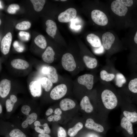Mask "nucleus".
<instances>
[{"instance_id":"obj_1","label":"nucleus","mask_w":137,"mask_h":137,"mask_svg":"<svg viewBox=\"0 0 137 137\" xmlns=\"http://www.w3.org/2000/svg\"><path fill=\"white\" fill-rule=\"evenodd\" d=\"M101 99L103 106L105 109L112 110L117 106L118 98L115 93L111 90L105 89L102 92Z\"/></svg>"},{"instance_id":"obj_2","label":"nucleus","mask_w":137,"mask_h":137,"mask_svg":"<svg viewBox=\"0 0 137 137\" xmlns=\"http://www.w3.org/2000/svg\"><path fill=\"white\" fill-rule=\"evenodd\" d=\"M126 98L128 102L137 104V76L132 78L128 83Z\"/></svg>"},{"instance_id":"obj_3","label":"nucleus","mask_w":137,"mask_h":137,"mask_svg":"<svg viewBox=\"0 0 137 137\" xmlns=\"http://www.w3.org/2000/svg\"><path fill=\"white\" fill-rule=\"evenodd\" d=\"M61 63L63 68L68 71H72L75 69L76 64L73 56L71 54L67 53L62 56Z\"/></svg>"},{"instance_id":"obj_4","label":"nucleus","mask_w":137,"mask_h":137,"mask_svg":"<svg viewBox=\"0 0 137 137\" xmlns=\"http://www.w3.org/2000/svg\"><path fill=\"white\" fill-rule=\"evenodd\" d=\"M91 15L92 20L97 25L104 26L107 24V17L102 11L98 10H94L92 11Z\"/></svg>"},{"instance_id":"obj_5","label":"nucleus","mask_w":137,"mask_h":137,"mask_svg":"<svg viewBox=\"0 0 137 137\" xmlns=\"http://www.w3.org/2000/svg\"><path fill=\"white\" fill-rule=\"evenodd\" d=\"M128 107L123 111L124 116L132 123L137 122V110L134 104L128 102Z\"/></svg>"},{"instance_id":"obj_6","label":"nucleus","mask_w":137,"mask_h":137,"mask_svg":"<svg viewBox=\"0 0 137 137\" xmlns=\"http://www.w3.org/2000/svg\"><path fill=\"white\" fill-rule=\"evenodd\" d=\"M76 15V10L73 8H70L60 13L58 16V19L60 22L67 23L73 20Z\"/></svg>"},{"instance_id":"obj_7","label":"nucleus","mask_w":137,"mask_h":137,"mask_svg":"<svg viewBox=\"0 0 137 137\" xmlns=\"http://www.w3.org/2000/svg\"><path fill=\"white\" fill-rule=\"evenodd\" d=\"M67 90V87L65 84H59L55 87L52 90L50 93V96L53 100L59 99L65 96Z\"/></svg>"},{"instance_id":"obj_8","label":"nucleus","mask_w":137,"mask_h":137,"mask_svg":"<svg viewBox=\"0 0 137 137\" xmlns=\"http://www.w3.org/2000/svg\"><path fill=\"white\" fill-rule=\"evenodd\" d=\"M12 39V35L10 32H8L2 39L0 49L1 52L4 55H6L9 53Z\"/></svg>"},{"instance_id":"obj_9","label":"nucleus","mask_w":137,"mask_h":137,"mask_svg":"<svg viewBox=\"0 0 137 137\" xmlns=\"http://www.w3.org/2000/svg\"><path fill=\"white\" fill-rule=\"evenodd\" d=\"M111 7L113 12L120 16H125L128 10L127 7L116 0L112 3Z\"/></svg>"},{"instance_id":"obj_10","label":"nucleus","mask_w":137,"mask_h":137,"mask_svg":"<svg viewBox=\"0 0 137 137\" xmlns=\"http://www.w3.org/2000/svg\"><path fill=\"white\" fill-rule=\"evenodd\" d=\"M78 81L80 84L85 86L88 90L91 89L94 84V76L91 74H86L79 77Z\"/></svg>"},{"instance_id":"obj_11","label":"nucleus","mask_w":137,"mask_h":137,"mask_svg":"<svg viewBox=\"0 0 137 137\" xmlns=\"http://www.w3.org/2000/svg\"><path fill=\"white\" fill-rule=\"evenodd\" d=\"M11 88L10 80L6 79L2 80L0 82V95L2 98L6 97L9 93Z\"/></svg>"},{"instance_id":"obj_12","label":"nucleus","mask_w":137,"mask_h":137,"mask_svg":"<svg viewBox=\"0 0 137 137\" xmlns=\"http://www.w3.org/2000/svg\"><path fill=\"white\" fill-rule=\"evenodd\" d=\"M115 40L114 36L110 32H107L103 34L102 40L103 47L105 49L109 50L111 48Z\"/></svg>"},{"instance_id":"obj_13","label":"nucleus","mask_w":137,"mask_h":137,"mask_svg":"<svg viewBox=\"0 0 137 137\" xmlns=\"http://www.w3.org/2000/svg\"><path fill=\"white\" fill-rule=\"evenodd\" d=\"M29 86L30 93L33 97H39L41 95L42 86L39 81H33L31 82Z\"/></svg>"},{"instance_id":"obj_14","label":"nucleus","mask_w":137,"mask_h":137,"mask_svg":"<svg viewBox=\"0 0 137 137\" xmlns=\"http://www.w3.org/2000/svg\"><path fill=\"white\" fill-rule=\"evenodd\" d=\"M85 126L87 128L93 130L98 132H102L104 130L102 125L96 123L93 119L90 118L87 119Z\"/></svg>"},{"instance_id":"obj_15","label":"nucleus","mask_w":137,"mask_h":137,"mask_svg":"<svg viewBox=\"0 0 137 137\" xmlns=\"http://www.w3.org/2000/svg\"><path fill=\"white\" fill-rule=\"evenodd\" d=\"M55 54L53 49L49 46L42 54V58L44 62L47 63H51L54 61Z\"/></svg>"},{"instance_id":"obj_16","label":"nucleus","mask_w":137,"mask_h":137,"mask_svg":"<svg viewBox=\"0 0 137 137\" xmlns=\"http://www.w3.org/2000/svg\"><path fill=\"white\" fill-rule=\"evenodd\" d=\"M11 66L14 68L19 70H24L29 66V63L26 61L20 59H15L11 62Z\"/></svg>"},{"instance_id":"obj_17","label":"nucleus","mask_w":137,"mask_h":137,"mask_svg":"<svg viewBox=\"0 0 137 137\" xmlns=\"http://www.w3.org/2000/svg\"><path fill=\"white\" fill-rule=\"evenodd\" d=\"M120 125L121 127L126 130L130 135L134 134L132 123L123 116L121 119Z\"/></svg>"},{"instance_id":"obj_18","label":"nucleus","mask_w":137,"mask_h":137,"mask_svg":"<svg viewBox=\"0 0 137 137\" xmlns=\"http://www.w3.org/2000/svg\"><path fill=\"white\" fill-rule=\"evenodd\" d=\"M60 107L62 110L66 111L74 108L76 104L72 100L69 98H64L60 103Z\"/></svg>"},{"instance_id":"obj_19","label":"nucleus","mask_w":137,"mask_h":137,"mask_svg":"<svg viewBox=\"0 0 137 137\" xmlns=\"http://www.w3.org/2000/svg\"><path fill=\"white\" fill-rule=\"evenodd\" d=\"M80 106L81 109L87 113H91L93 110V107L87 96H84L80 102Z\"/></svg>"},{"instance_id":"obj_20","label":"nucleus","mask_w":137,"mask_h":137,"mask_svg":"<svg viewBox=\"0 0 137 137\" xmlns=\"http://www.w3.org/2000/svg\"><path fill=\"white\" fill-rule=\"evenodd\" d=\"M45 24L47 26L46 31L50 36L54 38L57 30V27L56 23L53 21L48 20L46 22Z\"/></svg>"},{"instance_id":"obj_21","label":"nucleus","mask_w":137,"mask_h":137,"mask_svg":"<svg viewBox=\"0 0 137 137\" xmlns=\"http://www.w3.org/2000/svg\"><path fill=\"white\" fill-rule=\"evenodd\" d=\"M88 42L93 47H98L101 45L100 39L99 37L93 33H90L87 37Z\"/></svg>"},{"instance_id":"obj_22","label":"nucleus","mask_w":137,"mask_h":137,"mask_svg":"<svg viewBox=\"0 0 137 137\" xmlns=\"http://www.w3.org/2000/svg\"><path fill=\"white\" fill-rule=\"evenodd\" d=\"M48 78L53 83H56L58 80V77L55 68L52 66L48 67V72L46 75Z\"/></svg>"},{"instance_id":"obj_23","label":"nucleus","mask_w":137,"mask_h":137,"mask_svg":"<svg viewBox=\"0 0 137 137\" xmlns=\"http://www.w3.org/2000/svg\"><path fill=\"white\" fill-rule=\"evenodd\" d=\"M83 59L86 65L89 68H94L97 65V61L95 58L87 56H84L83 57Z\"/></svg>"},{"instance_id":"obj_24","label":"nucleus","mask_w":137,"mask_h":137,"mask_svg":"<svg viewBox=\"0 0 137 137\" xmlns=\"http://www.w3.org/2000/svg\"><path fill=\"white\" fill-rule=\"evenodd\" d=\"M38 81L46 91H49L53 86L52 82L46 77H42Z\"/></svg>"},{"instance_id":"obj_25","label":"nucleus","mask_w":137,"mask_h":137,"mask_svg":"<svg viewBox=\"0 0 137 137\" xmlns=\"http://www.w3.org/2000/svg\"><path fill=\"white\" fill-rule=\"evenodd\" d=\"M34 41L35 44L42 49L45 48L47 45V42L45 38L42 35H39L36 37Z\"/></svg>"},{"instance_id":"obj_26","label":"nucleus","mask_w":137,"mask_h":137,"mask_svg":"<svg viewBox=\"0 0 137 137\" xmlns=\"http://www.w3.org/2000/svg\"><path fill=\"white\" fill-rule=\"evenodd\" d=\"M83 127L82 124L79 122L76 124L73 127L69 128L68 131V134L70 137H74L77 133Z\"/></svg>"},{"instance_id":"obj_27","label":"nucleus","mask_w":137,"mask_h":137,"mask_svg":"<svg viewBox=\"0 0 137 137\" xmlns=\"http://www.w3.org/2000/svg\"><path fill=\"white\" fill-rule=\"evenodd\" d=\"M100 74L101 79L106 81H111L115 77V75L114 74L109 73L104 70L100 71Z\"/></svg>"},{"instance_id":"obj_28","label":"nucleus","mask_w":137,"mask_h":137,"mask_svg":"<svg viewBox=\"0 0 137 137\" xmlns=\"http://www.w3.org/2000/svg\"><path fill=\"white\" fill-rule=\"evenodd\" d=\"M34 10L36 11L39 12L43 9L45 2V0H31Z\"/></svg>"},{"instance_id":"obj_29","label":"nucleus","mask_w":137,"mask_h":137,"mask_svg":"<svg viewBox=\"0 0 137 137\" xmlns=\"http://www.w3.org/2000/svg\"><path fill=\"white\" fill-rule=\"evenodd\" d=\"M126 80L124 75L118 73L115 76L116 84L119 87H122L124 84L126 82Z\"/></svg>"},{"instance_id":"obj_30","label":"nucleus","mask_w":137,"mask_h":137,"mask_svg":"<svg viewBox=\"0 0 137 137\" xmlns=\"http://www.w3.org/2000/svg\"><path fill=\"white\" fill-rule=\"evenodd\" d=\"M31 25V23L29 21H24L17 24L15 26V28L19 30H26L29 29Z\"/></svg>"},{"instance_id":"obj_31","label":"nucleus","mask_w":137,"mask_h":137,"mask_svg":"<svg viewBox=\"0 0 137 137\" xmlns=\"http://www.w3.org/2000/svg\"><path fill=\"white\" fill-rule=\"evenodd\" d=\"M9 135L11 137H26L25 135L22 131L18 129L12 130Z\"/></svg>"},{"instance_id":"obj_32","label":"nucleus","mask_w":137,"mask_h":137,"mask_svg":"<svg viewBox=\"0 0 137 137\" xmlns=\"http://www.w3.org/2000/svg\"><path fill=\"white\" fill-rule=\"evenodd\" d=\"M20 8L19 5L16 4H12L9 5L7 9V11L9 14H14Z\"/></svg>"},{"instance_id":"obj_33","label":"nucleus","mask_w":137,"mask_h":137,"mask_svg":"<svg viewBox=\"0 0 137 137\" xmlns=\"http://www.w3.org/2000/svg\"><path fill=\"white\" fill-rule=\"evenodd\" d=\"M37 117V114L35 113H32L28 115L26 120L28 122V124L30 125L35 121Z\"/></svg>"},{"instance_id":"obj_34","label":"nucleus","mask_w":137,"mask_h":137,"mask_svg":"<svg viewBox=\"0 0 137 137\" xmlns=\"http://www.w3.org/2000/svg\"><path fill=\"white\" fill-rule=\"evenodd\" d=\"M14 103L9 99L7 100L6 102V107L8 112H10L12 110Z\"/></svg>"},{"instance_id":"obj_35","label":"nucleus","mask_w":137,"mask_h":137,"mask_svg":"<svg viewBox=\"0 0 137 137\" xmlns=\"http://www.w3.org/2000/svg\"><path fill=\"white\" fill-rule=\"evenodd\" d=\"M13 45L15 49L18 52L21 53L24 50L23 47L21 46L17 41H14L13 43Z\"/></svg>"},{"instance_id":"obj_36","label":"nucleus","mask_w":137,"mask_h":137,"mask_svg":"<svg viewBox=\"0 0 137 137\" xmlns=\"http://www.w3.org/2000/svg\"><path fill=\"white\" fill-rule=\"evenodd\" d=\"M126 7H130L132 6L133 3V0H116Z\"/></svg>"},{"instance_id":"obj_37","label":"nucleus","mask_w":137,"mask_h":137,"mask_svg":"<svg viewBox=\"0 0 137 137\" xmlns=\"http://www.w3.org/2000/svg\"><path fill=\"white\" fill-rule=\"evenodd\" d=\"M31 110L30 107L28 105H24L22 106L21 108L22 112L24 114L28 115Z\"/></svg>"},{"instance_id":"obj_38","label":"nucleus","mask_w":137,"mask_h":137,"mask_svg":"<svg viewBox=\"0 0 137 137\" xmlns=\"http://www.w3.org/2000/svg\"><path fill=\"white\" fill-rule=\"evenodd\" d=\"M58 137H66V134L65 130L62 127H59L58 129Z\"/></svg>"},{"instance_id":"obj_39","label":"nucleus","mask_w":137,"mask_h":137,"mask_svg":"<svg viewBox=\"0 0 137 137\" xmlns=\"http://www.w3.org/2000/svg\"><path fill=\"white\" fill-rule=\"evenodd\" d=\"M94 49V52L96 54H100L103 52L104 48L103 46L101 45L98 47H95Z\"/></svg>"},{"instance_id":"obj_40","label":"nucleus","mask_w":137,"mask_h":137,"mask_svg":"<svg viewBox=\"0 0 137 137\" xmlns=\"http://www.w3.org/2000/svg\"><path fill=\"white\" fill-rule=\"evenodd\" d=\"M42 126L43 127L44 130L46 133L48 134L50 132V129L47 123H44L42 125Z\"/></svg>"},{"instance_id":"obj_41","label":"nucleus","mask_w":137,"mask_h":137,"mask_svg":"<svg viewBox=\"0 0 137 137\" xmlns=\"http://www.w3.org/2000/svg\"><path fill=\"white\" fill-rule=\"evenodd\" d=\"M35 129L37 132L40 133H45L44 130L40 128L39 126L35 127Z\"/></svg>"},{"instance_id":"obj_42","label":"nucleus","mask_w":137,"mask_h":137,"mask_svg":"<svg viewBox=\"0 0 137 137\" xmlns=\"http://www.w3.org/2000/svg\"><path fill=\"white\" fill-rule=\"evenodd\" d=\"M11 101L15 103L17 101V98L14 95H11L10 96V99Z\"/></svg>"},{"instance_id":"obj_43","label":"nucleus","mask_w":137,"mask_h":137,"mask_svg":"<svg viewBox=\"0 0 137 137\" xmlns=\"http://www.w3.org/2000/svg\"><path fill=\"white\" fill-rule=\"evenodd\" d=\"M54 113L55 115H60L61 114L62 112L60 109L57 108L55 110Z\"/></svg>"},{"instance_id":"obj_44","label":"nucleus","mask_w":137,"mask_h":137,"mask_svg":"<svg viewBox=\"0 0 137 137\" xmlns=\"http://www.w3.org/2000/svg\"><path fill=\"white\" fill-rule=\"evenodd\" d=\"M28 123L26 119L23 121L22 124L21 126L23 128H26L27 127L28 125Z\"/></svg>"},{"instance_id":"obj_45","label":"nucleus","mask_w":137,"mask_h":137,"mask_svg":"<svg viewBox=\"0 0 137 137\" xmlns=\"http://www.w3.org/2000/svg\"><path fill=\"white\" fill-rule=\"evenodd\" d=\"M53 112V109L52 108H49L46 111L45 114L47 116H48L52 114Z\"/></svg>"},{"instance_id":"obj_46","label":"nucleus","mask_w":137,"mask_h":137,"mask_svg":"<svg viewBox=\"0 0 137 137\" xmlns=\"http://www.w3.org/2000/svg\"><path fill=\"white\" fill-rule=\"evenodd\" d=\"M61 118L60 115H54V119L56 121H57L60 120Z\"/></svg>"},{"instance_id":"obj_47","label":"nucleus","mask_w":137,"mask_h":137,"mask_svg":"<svg viewBox=\"0 0 137 137\" xmlns=\"http://www.w3.org/2000/svg\"><path fill=\"white\" fill-rule=\"evenodd\" d=\"M38 136V137H50L49 135L45 133H40Z\"/></svg>"},{"instance_id":"obj_48","label":"nucleus","mask_w":137,"mask_h":137,"mask_svg":"<svg viewBox=\"0 0 137 137\" xmlns=\"http://www.w3.org/2000/svg\"><path fill=\"white\" fill-rule=\"evenodd\" d=\"M42 71L43 74L47 75L48 72V67H43L42 69Z\"/></svg>"},{"instance_id":"obj_49","label":"nucleus","mask_w":137,"mask_h":137,"mask_svg":"<svg viewBox=\"0 0 137 137\" xmlns=\"http://www.w3.org/2000/svg\"><path fill=\"white\" fill-rule=\"evenodd\" d=\"M34 125L35 127L42 126L40 122L38 121H36L34 123Z\"/></svg>"},{"instance_id":"obj_50","label":"nucleus","mask_w":137,"mask_h":137,"mask_svg":"<svg viewBox=\"0 0 137 137\" xmlns=\"http://www.w3.org/2000/svg\"><path fill=\"white\" fill-rule=\"evenodd\" d=\"M134 41L135 43L137 45V30L134 37Z\"/></svg>"},{"instance_id":"obj_51","label":"nucleus","mask_w":137,"mask_h":137,"mask_svg":"<svg viewBox=\"0 0 137 137\" xmlns=\"http://www.w3.org/2000/svg\"><path fill=\"white\" fill-rule=\"evenodd\" d=\"M87 137H99L97 135L93 133H91L88 135Z\"/></svg>"},{"instance_id":"obj_52","label":"nucleus","mask_w":137,"mask_h":137,"mask_svg":"<svg viewBox=\"0 0 137 137\" xmlns=\"http://www.w3.org/2000/svg\"><path fill=\"white\" fill-rule=\"evenodd\" d=\"M53 119H54V116L52 115L48 117L47 120L49 122H51L53 120Z\"/></svg>"},{"instance_id":"obj_53","label":"nucleus","mask_w":137,"mask_h":137,"mask_svg":"<svg viewBox=\"0 0 137 137\" xmlns=\"http://www.w3.org/2000/svg\"><path fill=\"white\" fill-rule=\"evenodd\" d=\"M2 111V108L1 104L0 105V113H1Z\"/></svg>"},{"instance_id":"obj_54","label":"nucleus","mask_w":137,"mask_h":137,"mask_svg":"<svg viewBox=\"0 0 137 137\" xmlns=\"http://www.w3.org/2000/svg\"><path fill=\"white\" fill-rule=\"evenodd\" d=\"M135 67H136V68H137V61L136 62H135Z\"/></svg>"},{"instance_id":"obj_55","label":"nucleus","mask_w":137,"mask_h":137,"mask_svg":"<svg viewBox=\"0 0 137 137\" xmlns=\"http://www.w3.org/2000/svg\"><path fill=\"white\" fill-rule=\"evenodd\" d=\"M61 1H66V0H61Z\"/></svg>"},{"instance_id":"obj_56","label":"nucleus","mask_w":137,"mask_h":137,"mask_svg":"<svg viewBox=\"0 0 137 137\" xmlns=\"http://www.w3.org/2000/svg\"><path fill=\"white\" fill-rule=\"evenodd\" d=\"M1 20H0V24L1 25Z\"/></svg>"}]
</instances>
